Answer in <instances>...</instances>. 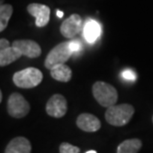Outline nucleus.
Returning a JSON list of instances; mask_svg holds the SVG:
<instances>
[{
    "label": "nucleus",
    "instance_id": "obj_1",
    "mask_svg": "<svg viewBox=\"0 0 153 153\" xmlns=\"http://www.w3.org/2000/svg\"><path fill=\"white\" fill-rule=\"evenodd\" d=\"M134 114V108L128 103L114 105L108 108L105 111V120L114 126H123L127 124Z\"/></svg>",
    "mask_w": 153,
    "mask_h": 153
},
{
    "label": "nucleus",
    "instance_id": "obj_2",
    "mask_svg": "<svg viewBox=\"0 0 153 153\" xmlns=\"http://www.w3.org/2000/svg\"><path fill=\"white\" fill-rule=\"evenodd\" d=\"M93 94L94 99L102 106L111 108L117 102V91L111 85L105 82H96L93 85Z\"/></svg>",
    "mask_w": 153,
    "mask_h": 153
},
{
    "label": "nucleus",
    "instance_id": "obj_3",
    "mask_svg": "<svg viewBox=\"0 0 153 153\" xmlns=\"http://www.w3.org/2000/svg\"><path fill=\"white\" fill-rule=\"evenodd\" d=\"M43 74L39 69L30 68L21 70L13 75V82L20 88H32L41 84Z\"/></svg>",
    "mask_w": 153,
    "mask_h": 153
},
{
    "label": "nucleus",
    "instance_id": "obj_4",
    "mask_svg": "<svg viewBox=\"0 0 153 153\" xmlns=\"http://www.w3.org/2000/svg\"><path fill=\"white\" fill-rule=\"evenodd\" d=\"M73 52L70 48V42H62L49 52L45 59V67L48 70H52L54 67L65 64L72 57Z\"/></svg>",
    "mask_w": 153,
    "mask_h": 153
},
{
    "label": "nucleus",
    "instance_id": "obj_5",
    "mask_svg": "<svg viewBox=\"0 0 153 153\" xmlns=\"http://www.w3.org/2000/svg\"><path fill=\"white\" fill-rule=\"evenodd\" d=\"M7 111L14 118H22L30 111V105L22 94L13 93L10 94L7 102Z\"/></svg>",
    "mask_w": 153,
    "mask_h": 153
},
{
    "label": "nucleus",
    "instance_id": "obj_6",
    "mask_svg": "<svg viewBox=\"0 0 153 153\" xmlns=\"http://www.w3.org/2000/svg\"><path fill=\"white\" fill-rule=\"evenodd\" d=\"M68 103L66 97L60 94H53L46 105V111L52 117L61 118L67 114Z\"/></svg>",
    "mask_w": 153,
    "mask_h": 153
},
{
    "label": "nucleus",
    "instance_id": "obj_7",
    "mask_svg": "<svg viewBox=\"0 0 153 153\" xmlns=\"http://www.w3.org/2000/svg\"><path fill=\"white\" fill-rule=\"evenodd\" d=\"M82 28H84V23L82 17L79 14H72L62 23L60 32L65 38L72 39L82 31Z\"/></svg>",
    "mask_w": 153,
    "mask_h": 153
},
{
    "label": "nucleus",
    "instance_id": "obj_8",
    "mask_svg": "<svg viewBox=\"0 0 153 153\" xmlns=\"http://www.w3.org/2000/svg\"><path fill=\"white\" fill-rule=\"evenodd\" d=\"M27 11L35 18V24L39 28L47 26L50 21L51 10L50 7L39 3H31L27 6Z\"/></svg>",
    "mask_w": 153,
    "mask_h": 153
},
{
    "label": "nucleus",
    "instance_id": "obj_9",
    "mask_svg": "<svg viewBox=\"0 0 153 153\" xmlns=\"http://www.w3.org/2000/svg\"><path fill=\"white\" fill-rule=\"evenodd\" d=\"M12 46L16 48L22 54V56H26L31 59L40 57L42 53L40 45L32 40H16L12 43Z\"/></svg>",
    "mask_w": 153,
    "mask_h": 153
},
{
    "label": "nucleus",
    "instance_id": "obj_10",
    "mask_svg": "<svg viewBox=\"0 0 153 153\" xmlns=\"http://www.w3.org/2000/svg\"><path fill=\"white\" fill-rule=\"evenodd\" d=\"M76 125L79 129L85 132H96L100 128V121L96 115L91 114H82L76 118Z\"/></svg>",
    "mask_w": 153,
    "mask_h": 153
},
{
    "label": "nucleus",
    "instance_id": "obj_11",
    "mask_svg": "<svg viewBox=\"0 0 153 153\" xmlns=\"http://www.w3.org/2000/svg\"><path fill=\"white\" fill-rule=\"evenodd\" d=\"M31 143L26 137H15L8 143L4 153H31Z\"/></svg>",
    "mask_w": 153,
    "mask_h": 153
},
{
    "label": "nucleus",
    "instance_id": "obj_12",
    "mask_svg": "<svg viewBox=\"0 0 153 153\" xmlns=\"http://www.w3.org/2000/svg\"><path fill=\"white\" fill-rule=\"evenodd\" d=\"M82 31H84V37L85 41L91 44L100 38V34H102V27H100V24L97 21L94 19H88L85 23Z\"/></svg>",
    "mask_w": 153,
    "mask_h": 153
},
{
    "label": "nucleus",
    "instance_id": "obj_13",
    "mask_svg": "<svg viewBox=\"0 0 153 153\" xmlns=\"http://www.w3.org/2000/svg\"><path fill=\"white\" fill-rule=\"evenodd\" d=\"M21 56L22 54L12 45L7 48L0 49V66L6 67L10 65L15 61H17Z\"/></svg>",
    "mask_w": 153,
    "mask_h": 153
},
{
    "label": "nucleus",
    "instance_id": "obj_14",
    "mask_svg": "<svg viewBox=\"0 0 153 153\" xmlns=\"http://www.w3.org/2000/svg\"><path fill=\"white\" fill-rule=\"evenodd\" d=\"M50 75L54 79L62 82H68L72 79V70L69 66L62 64V65L54 67L50 70Z\"/></svg>",
    "mask_w": 153,
    "mask_h": 153
},
{
    "label": "nucleus",
    "instance_id": "obj_15",
    "mask_svg": "<svg viewBox=\"0 0 153 153\" xmlns=\"http://www.w3.org/2000/svg\"><path fill=\"white\" fill-rule=\"evenodd\" d=\"M142 147V141L138 138L126 139L117 146L116 153H138Z\"/></svg>",
    "mask_w": 153,
    "mask_h": 153
},
{
    "label": "nucleus",
    "instance_id": "obj_16",
    "mask_svg": "<svg viewBox=\"0 0 153 153\" xmlns=\"http://www.w3.org/2000/svg\"><path fill=\"white\" fill-rule=\"evenodd\" d=\"M13 13V7L10 4H1L0 7V32L4 31Z\"/></svg>",
    "mask_w": 153,
    "mask_h": 153
},
{
    "label": "nucleus",
    "instance_id": "obj_17",
    "mask_svg": "<svg viewBox=\"0 0 153 153\" xmlns=\"http://www.w3.org/2000/svg\"><path fill=\"white\" fill-rule=\"evenodd\" d=\"M59 151L60 153H79L81 149L78 146L72 145L68 142H63L62 144H60Z\"/></svg>",
    "mask_w": 153,
    "mask_h": 153
},
{
    "label": "nucleus",
    "instance_id": "obj_18",
    "mask_svg": "<svg viewBox=\"0 0 153 153\" xmlns=\"http://www.w3.org/2000/svg\"><path fill=\"white\" fill-rule=\"evenodd\" d=\"M69 42H70V48H71L73 54L79 53V52L82 50V44L79 40H72V41H69Z\"/></svg>",
    "mask_w": 153,
    "mask_h": 153
},
{
    "label": "nucleus",
    "instance_id": "obj_19",
    "mask_svg": "<svg viewBox=\"0 0 153 153\" xmlns=\"http://www.w3.org/2000/svg\"><path fill=\"white\" fill-rule=\"evenodd\" d=\"M122 78H123L124 79H126V81H135L136 79V75L135 73H134L133 71H131V70H125V71L122 72Z\"/></svg>",
    "mask_w": 153,
    "mask_h": 153
},
{
    "label": "nucleus",
    "instance_id": "obj_20",
    "mask_svg": "<svg viewBox=\"0 0 153 153\" xmlns=\"http://www.w3.org/2000/svg\"><path fill=\"white\" fill-rule=\"evenodd\" d=\"M57 16L59 17V18H62V17L64 16V13H63L62 11H59V10H58V11H57Z\"/></svg>",
    "mask_w": 153,
    "mask_h": 153
},
{
    "label": "nucleus",
    "instance_id": "obj_21",
    "mask_svg": "<svg viewBox=\"0 0 153 153\" xmlns=\"http://www.w3.org/2000/svg\"><path fill=\"white\" fill-rule=\"evenodd\" d=\"M3 100V94H2V91H0V102H2Z\"/></svg>",
    "mask_w": 153,
    "mask_h": 153
},
{
    "label": "nucleus",
    "instance_id": "obj_22",
    "mask_svg": "<svg viewBox=\"0 0 153 153\" xmlns=\"http://www.w3.org/2000/svg\"><path fill=\"white\" fill-rule=\"evenodd\" d=\"M85 153H97V151H94V150H90V151H87Z\"/></svg>",
    "mask_w": 153,
    "mask_h": 153
},
{
    "label": "nucleus",
    "instance_id": "obj_23",
    "mask_svg": "<svg viewBox=\"0 0 153 153\" xmlns=\"http://www.w3.org/2000/svg\"><path fill=\"white\" fill-rule=\"evenodd\" d=\"M152 122H153V116H152Z\"/></svg>",
    "mask_w": 153,
    "mask_h": 153
}]
</instances>
